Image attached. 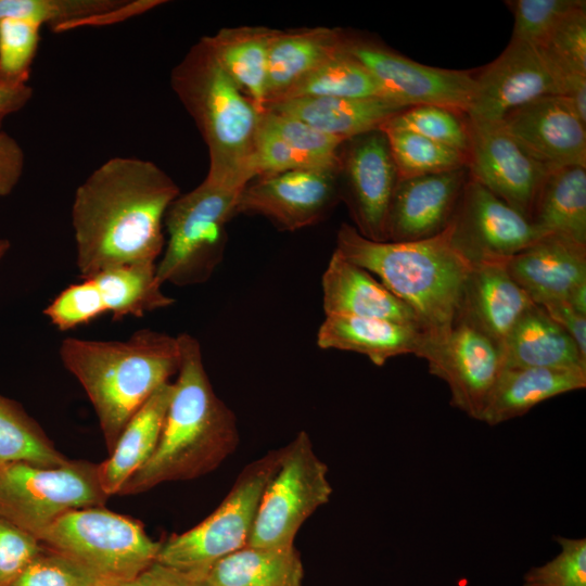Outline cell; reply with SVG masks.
<instances>
[{
	"label": "cell",
	"instance_id": "obj_1",
	"mask_svg": "<svg viewBox=\"0 0 586 586\" xmlns=\"http://www.w3.org/2000/svg\"><path fill=\"white\" fill-rule=\"evenodd\" d=\"M179 194L176 182L151 161L116 156L95 168L76 189L71 211L80 278L157 264L166 243L165 215Z\"/></svg>",
	"mask_w": 586,
	"mask_h": 586
},
{
	"label": "cell",
	"instance_id": "obj_2",
	"mask_svg": "<svg viewBox=\"0 0 586 586\" xmlns=\"http://www.w3.org/2000/svg\"><path fill=\"white\" fill-rule=\"evenodd\" d=\"M178 339L180 367L157 446L118 495L203 476L218 468L239 443L235 417L211 384L199 341L188 333Z\"/></svg>",
	"mask_w": 586,
	"mask_h": 586
},
{
	"label": "cell",
	"instance_id": "obj_3",
	"mask_svg": "<svg viewBox=\"0 0 586 586\" xmlns=\"http://www.w3.org/2000/svg\"><path fill=\"white\" fill-rule=\"evenodd\" d=\"M59 355L95 411L109 454L151 395L180 367L178 335L141 329L125 341L65 337Z\"/></svg>",
	"mask_w": 586,
	"mask_h": 586
},
{
	"label": "cell",
	"instance_id": "obj_4",
	"mask_svg": "<svg viewBox=\"0 0 586 586\" xmlns=\"http://www.w3.org/2000/svg\"><path fill=\"white\" fill-rule=\"evenodd\" d=\"M335 250L408 305L428 336L446 332L457 320L472 265L453 245L446 229L418 241H373L344 222Z\"/></svg>",
	"mask_w": 586,
	"mask_h": 586
},
{
	"label": "cell",
	"instance_id": "obj_5",
	"mask_svg": "<svg viewBox=\"0 0 586 586\" xmlns=\"http://www.w3.org/2000/svg\"><path fill=\"white\" fill-rule=\"evenodd\" d=\"M170 86L207 145L205 178L243 189L256 177L255 145L263 114L227 75L203 38L173 68Z\"/></svg>",
	"mask_w": 586,
	"mask_h": 586
},
{
	"label": "cell",
	"instance_id": "obj_6",
	"mask_svg": "<svg viewBox=\"0 0 586 586\" xmlns=\"http://www.w3.org/2000/svg\"><path fill=\"white\" fill-rule=\"evenodd\" d=\"M37 539L85 570L95 586L136 577L156 561L162 545L140 521L103 506L63 514Z\"/></svg>",
	"mask_w": 586,
	"mask_h": 586
},
{
	"label": "cell",
	"instance_id": "obj_7",
	"mask_svg": "<svg viewBox=\"0 0 586 586\" xmlns=\"http://www.w3.org/2000/svg\"><path fill=\"white\" fill-rule=\"evenodd\" d=\"M243 189L205 178L193 190L173 201L164 220L167 240L156 264L162 284L196 285L212 277L222 260L226 226L237 215Z\"/></svg>",
	"mask_w": 586,
	"mask_h": 586
},
{
	"label": "cell",
	"instance_id": "obj_8",
	"mask_svg": "<svg viewBox=\"0 0 586 586\" xmlns=\"http://www.w3.org/2000/svg\"><path fill=\"white\" fill-rule=\"evenodd\" d=\"M98 464L72 460L58 467L24 461L0 464V518L36 538L63 514L102 507Z\"/></svg>",
	"mask_w": 586,
	"mask_h": 586
},
{
	"label": "cell",
	"instance_id": "obj_9",
	"mask_svg": "<svg viewBox=\"0 0 586 586\" xmlns=\"http://www.w3.org/2000/svg\"><path fill=\"white\" fill-rule=\"evenodd\" d=\"M279 450L246 466L205 520L162 543L156 561L205 574L217 561L247 546L264 489L276 470Z\"/></svg>",
	"mask_w": 586,
	"mask_h": 586
},
{
	"label": "cell",
	"instance_id": "obj_10",
	"mask_svg": "<svg viewBox=\"0 0 586 586\" xmlns=\"http://www.w3.org/2000/svg\"><path fill=\"white\" fill-rule=\"evenodd\" d=\"M331 495L328 467L316 455L308 434L302 431L279 449L278 463L260 498L247 545L294 546L301 526L329 502Z\"/></svg>",
	"mask_w": 586,
	"mask_h": 586
},
{
	"label": "cell",
	"instance_id": "obj_11",
	"mask_svg": "<svg viewBox=\"0 0 586 586\" xmlns=\"http://www.w3.org/2000/svg\"><path fill=\"white\" fill-rule=\"evenodd\" d=\"M429 371L446 382L450 405L480 420L505 364L501 347L468 322L457 319L444 333L425 335L417 354Z\"/></svg>",
	"mask_w": 586,
	"mask_h": 586
},
{
	"label": "cell",
	"instance_id": "obj_12",
	"mask_svg": "<svg viewBox=\"0 0 586 586\" xmlns=\"http://www.w3.org/2000/svg\"><path fill=\"white\" fill-rule=\"evenodd\" d=\"M446 231L472 266L505 263L545 235L528 218L470 177Z\"/></svg>",
	"mask_w": 586,
	"mask_h": 586
},
{
	"label": "cell",
	"instance_id": "obj_13",
	"mask_svg": "<svg viewBox=\"0 0 586 586\" xmlns=\"http://www.w3.org/2000/svg\"><path fill=\"white\" fill-rule=\"evenodd\" d=\"M467 117L499 123L511 111L547 95L563 94V79L544 51L511 40L477 75Z\"/></svg>",
	"mask_w": 586,
	"mask_h": 586
},
{
	"label": "cell",
	"instance_id": "obj_14",
	"mask_svg": "<svg viewBox=\"0 0 586 586\" xmlns=\"http://www.w3.org/2000/svg\"><path fill=\"white\" fill-rule=\"evenodd\" d=\"M344 48L380 84L386 95L407 107L440 105L467 113L474 88L469 72L412 61L370 39L344 33Z\"/></svg>",
	"mask_w": 586,
	"mask_h": 586
},
{
	"label": "cell",
	"instance_id": "obj_15",
	"mask_svg": "<svg viewBox=\"0 0 586 586\" xmlns=\"http://www.w3.org/2000/svg\"><path fill=\"white\" fill-rule=\"evenodd\" d=\"M468 128L469 177L530 219L550 169L530 156L500 123L468 118Z\"/></svg>",
	"mask_w": 586,
	"mask_h": 586
},
{
	"label": "cell",
	"instance_id": "obj_16",
	"mask_svg": "<svg viewBox=\"0 0 586 586\" xmlns=\"http://www.w3.org/2000/svg\"><path fill=\"white\" fill-rule=\"evenodd\" d=\"M340 171L305 168L254 178L242 190L235 214L264 216L286 231L309 227L334 205Z\"/></svg>",
	"mask_w": 586,
	"mask_h": 586
},
{
	"label": "cell",
	"instance_id": "obj_17",
	"mask_svg": "<svg viewBox=\"0 0 586 586\" xmlns=\"http://www.w3.org/2000/svg\"><path fill=\"white\" fill-rule=\"evenodd\" d=\"M344 144L340 173L346 181L355 228L367 239L385 241L387 211L398 180L387 138L375 129Z\"/></svg>",
	"mask_w": 586,
	"mask_h": 586
},
{
	"label": "cell",
	"instance_id": "obj_18",
	"mask_svg": "<svg viewBox=\"0 0 586 586\" xmlns=\"http://www.w3.org/2000/svg\"><path fill=\"white\" fill-rule=\"evenodd\" d=\"M499 123L530 156L549 169L586 167V123L562 95L536 99Z\"/></svg>",
	"mask_w": 586,
	"mask_h": 586
},
{
	"label": "cell",
	"instance_id": "obj_19",
	"mask_svg": "<svg viewBox=\"0 0 586 586\" xmlns=\"http://www.w3.org/2000/svg\"><path fill=\"white\" fill-rule=\"evenodd\" d=\"M468 168L398 178L387 211L385 241H418L442 233L449 225Z\"/></svg>",
	"mask_w": 586,
	"mask_h": 586
},
{
	"label": "cell",
	"instance_id": "obj_20",
	"mask_svg": "<svg viewBox=\"0 0 586 586\" xmlns=\"http://www.w3.org/2000/svg\"><path fill=\"white\" fill-rule=\"evenodd\" d=\"M505 266L534 304L565 300L576 285L586 282V245L547 234L510 257Z\"/></svg>",
	"mask_w": 586,
	"mask_h": 586
},
{
	"label": "cell",
	"instance_id": "obj_21",
	"mask_svg": "<svg viewBox=\"0 0 586 586\" xmlns=\"http://www.w3.org/2000/svg\"><path fill=\"white\" fill-rule=\"evenodd\" d=\"M326 316L377 318L422 329L412 309L371 272L334 250L321 278Z\"/></svg>",
	"mask_w": 586,
	"mask_h": 586
},
{
	"label": "cell",
	"instance_id": "obj_22",
	"mask_svg": "<svg viewBox=\"0 0 586 586\" xmlns=\"http://www.w3.org/2000/svg\"><path fill=\"white\" fill-rule=\"evenodd\" d=\"M505 263L472 266L457 318L486 334L501 349L513 326L534 304L510 277Z\"/></svg>",
	"mask_w": 586,
	"mask_h": 586
},
{
	"label": "cell",
	"instance_id": "obj_23",
	"mask_svg": "<svg viewBox=\"0 0 586 586\" xmlns=\"http://www.w3.org/2000/svg\"><path fill=\"white\" fill-rule=\"evenodd\" d=\"M406 109L384 98L305 97L271 103L266 111L294 117L326 135L347 141L380 129L390 118Z\"/></svg>",
	"mask_w": 586,
	"mask_h": 586
},
{
	"label": "cell",
	"instance_id": "obj_24",
	"mask_svg": "<svg viewBox=\"0 0 586 586\" xmlns=\"http://www.w3.org/2000/svg\"><path fill=\"white\" fill-rule=\"evenodd\" d=\"M586 371L563 368H504L480 420L489 425L521 417L555 396L585 388Z\"/></svg>",
	"mask_w": 586,
	"mask_h": 586
},
{
	"label": "cell",
	"instance_id": "obj_25",
	"mask_svg": "<svg viewBox=\"0 0 586 586\" xmlns=\"http://www.w3.org/2000/svg\"><path fill=\"white\" fill-rule=\"evenodd\" d=\"M425 332L421 329L384 319L354 316H326L317 333L322 349H340L367 356L377 366L390 358L417 356Z\"/></svg>",
	"mask_w": 586,
	"mask_h": 586
},
{
	"label": "cell",
	"instance_id": "obj_26",
	"mask_svg": "<svg viewBox=\"0 0 586 586\" xmlns=\"http://www.w3.org/2000/svg\"><path fill=\"white\" fill-rule=\"evenodd\" d=\"M504 368L539 367L586 371L584 359L571 336L533 304L509 332L504 346Z\"/></svg>",
	"mask_w": 586,
	"mask_h": 586
},
{
	"label": "cell",
	"instance_id": "obj_27",
	"mask_svg": "<svg viewBox=\"0 0 586 586\" xmlns=\"http://www.w3.org/2000/svg\"><path fill=\"white\" fill-rule=\"evenodd\" d=\"M173 394V383L158 387L123 430L110 456L98 464L102 491L118 495L125 482L155 450Z\"/></svg>",
	"mask_w": 586,
	"mask_h": 586
},
{
	"label": "cell",
	"instance_id": "obj_28",
	"mask_svg": "<svg viewBox=\"0 0 586 586\" xmlns=\"http://www.w3.org/2000/svg\"><path fill=\"white\" fill-rule=\"evenodd\" d=\"M343 41L344 31L335 28L276 29L268 55L267 106L341 49Z\"/></svg>",
	"mask_w": 586,
	"mask_h": 586
},
{
	"label": "cell",
	"instance_id": "obj_29",
	"mask_svg": "<svg viewBox=\"0 0 586 586\" xmlns=\"http://www.w3.org/2000/svg\"><path fill=\"white\" fill-rule=\"evenodd\" d=\"M275 31L240 26L203 37L227 75L262 114L267 106L268 55Z\"/></svg>",
	"mask_w": 586,
	"mask_h": 586
},
{
	"label": "cell",
	"instance_id": "obj_30",
	"mask_svg": "<svg viewBox=\"0 0 586 586\" xmlns=\"http://www.w3.org/2000/svg\"><path fill=\"white\" fill-rule=\"evenodd\" d=\"M161 3L155 0H0V20L14 18L39 26L49 25L59 33L85 25L123 21Z\"/></svg>",
	"mask_w": 586,
	"mask_h": 586
},
{
	"label": "cell",
	"instance_id": "obj_31",
	"mask_svg": "<svg viewBox=\"0 0 586 586\" xmlns=\"http://www.w3.org/2000/svg\"><path fill=\"white\" fill-rule=\"evenodd\" d=\"M530 220L545 235L586 245V167L550 169L538 190Z\"/></svg>",
	"mask_w": 586,
	"mask_h": 586
},
{
	"label": "cell",
	"instance_id": "obj_32",
	"mask_svg": "<svg viewBox=\"0 0 586 586\" xmlns=\"http://www.w3.org/2000/svg\"><path fill=\"white\" fill-rule=\"evenodd\" d=\"M205 578L209 586H303L304 565L294 546L247 545L217 561Z\"/></svg>",
	"mask_w": 586,
	"mask_h": 586
},
{
	"label": "cell",
	"instance_id": "obj_33",
	"mask_svg": "<svg viewBox=\"0 0 586 586\" xmlns=\"http://www.w3.org/2000/svg\"><path fill=\"white\" fill-rule=\"evenodd\" d=\"M89 278L99 290L106 314L115 321L126 317L141 318L175 303V298L162 290L156 264L112 267Z\"/></svg>",
	"mask_w": 586,
	"mask_h": 586
},
{
	"label": "cell",
	"instance_id": "obj_34",
	"mask_svg": "<svg viewBox=\"0 0 586 586\" xmlns=\"http://www.w3.org/2000/svg\"><path fill=\"white\" fill-rule=\"evenodd\" d=\"M305 97L390 99L372 74L344 48V41L278 101Z\"/></svg>",
	"mask_w": 586,
	"mask_h": 586
},
{
	"label": "cell",
	"instance_id": "obj_35",
	"mask_svg": "<svg viewBox=\"0 0 586 586\" xmlns=\"http://www.w3.org/2000/svg\"><path fill=\"white\" fill-rule=\"evenodd\" d=\"M68 460L21 404L0 394V464L24 461L58 467Z\"/></svg>",
	"mask_w": 586,
	"mask_h": 586
},
{
	"label": "cell",
	"instance_id": "obj_36",
	"mask_svg": "<svg viewBox=\"0 0 586 586\" xmlns=\"http://www.w3.org/2000/svg\"><path fill=\"white\" fill-rule=\"evenodd\" d=\"M386 136L398 178H409L466 168L468 156L460 151L388 123L380 128Z\"/></svg>",
	"mask_w": 586,
	"mask_h": 586
},
{
	"label": "cell",
	"instance_id": "obj_37",
	"mask_svg": "<svg viewBox=\"0 0 586 586\" xmlns=\"http://www.w3.org/2000/svg\"><path fill=\"white\" fill-rule=\"evenodd\" d=\"M563 79V94L586 80V1L568 13L546 42L538 47Z\"/></svg>",
	"mask_w": 586,
	"mask_h": 586
},
{
	"label": "cell",
	"instance_id": "obj_38",
	"mask_svg": "<svg viewBox=\"0 0 586 586\" xmlns=\"http://www.w3.org/2000/svg\"><path fill=\"white\" fill-rule=\"evenodd\" d=\"M386 123L410 130L468 156L469 128L467 114L440 105L410 106Z\"/></svg>",
	"mask_w": 586,
	"mask_h": 586
},
{
	"label": "cell",
	"instance_id": "obj_39",
	"mask_svg": "<svg viewBox=\"0 0 586 586\" xmlns=\"http://www.w3.org/2000/svg\"><path fill=\"white\" fill-rule=\"evenodd\" d=\"M40 28L23 20H0V85L27 84L39 48Z\"/></svg>",
	"mask_w": 586,
	"mask_h": 586
},
{
	"label": "cell",
	"instance_id": "obj_40",
	"mask_svg": "<svg viewBox=\"0 0 586 586\" xmlns=\"http://www.w3.org/2000/svg\"><path fill=\"white\" fill-rule=\"evenodd\" d=\"M263 122L294 151L321 168L341 169V139L326 135L294 117L272 111L263 114Z\"/></svg>",
	"mask_w": 586,
	"mask_h": 586
},
{
	"label": "cell",
	"instance_id": "obj_41",
	"mask_svg": "<svg viewBox=\"0 0 586 586\" xmlns=\"http://www.w3.org/2000/svg\"><path fill=\"white\" fill-rule=\"evenodd\" d=\"M584 0L505 1L514 16L511 40L542 47L561 20Z\"/></svg>",
	"mask_w": 586,
	"mask_h": 586
},
{
	"label": "cell",
	"instance_id": "obj_42",
	"mask_svg": "<svg viewBox=\"0 0 586 586\" xmlns=\"http://www.w3.org/2000/svg\"><path fill=\"white\" fill-rule=\"evenodd\" d=\"M106 310L91 278L63 289L43 309V315L58 330L65 332L89 324Z\"/></svg>",
	"mask_w": 586,
	"mask_h": 586
},
{
	"label": "cell",
	"instance_id": "obj_43",
	"mask_svg": "<svg viewBox=\"0 0 586 586\" xmlns=\"http://www.w3.org/2000/svg\"><path fill=\"white\" fill-rule=\"evenodd\" d=\"M561 551L550 561L531 568L522 586H586V538L555 537Z\"/></svg>",
	"mask_w": 586,
	"mask_h": 586
},
{
	"label": "cell",
	"instance_id": "obj_44",
	"mask_svg": "<svg viewBox=\"0 0 586 586\" xmlns=\"http://www.w3.org/2000/svg\"><path fill=\"white\" fill-rule=\"evenodd\" d=\"M95 581L73 561L43 547L11 586H95Z\"/></svg>",
	"mask_w": 586,
	"mask_h": 586
},
{
	"label": "cell",
	"instance_id": "obj_45",
	"mask_svg": "<svg viewBox=\"0 0 586 586\" xmlns=\"http://www.w3.org/2000/svg\"><path fill=\"white\" fill-rule=\"evenodd\" d=\"M42 549L34 535L0 518V586H11Z\"/></svg>",
	"mask_w": 586,
	"mask_h": 586
},
{
	"label": "cell",
	"instance_id": "obj_46",
	"mask_svg": "<svg viewBox=\"0 0 586 586\" xmlns=\"http://www.w3.org/2000/svg\"><path fill=\"white\" fill-rule=\"evenodd\" d=\"M305 168L321 167L294 151L273 130L265 125L262 118L255 145V178Z\"/></svg>",
	"mask_w": 586,
	"mask_h": 586
},
{
	"label": "cell",
	"instance_id": "obj_47",
	"mask_svg": "<svg viewBox=\"0 0 586 586\" xmlns=\"http://www.w3.org/2000/svg\"><path fill=\"white\" fill-rule=\"evenodd\" d=\"M97 586H209V584L205 574L179 570L155 561L129 581Z\"/></svg>",
	"mask_w": 586,
	"mask_h": 586
},
{
	"label": "cell",
	"instance_id": "obj_48",
	"mask_svg": "<svg viewBox=\"0 0 586 586\" xmlns=\"http://www.w3.org/2000/svg\"><path fill=\"white\" fill-rule=\"evenodd\" d=\"M25 155L20 143L9 133L0 132V196H8L20 182Z\"/></svg>",
	"mask_w": 586,
	"mask_h": 586
},
{
	"label": "cell",
	"instance_id": "obj_49",
	"mask_svg": "<svg viewBox=\"0 0 586 586\" xmlns=\"http://www.w3.org/2000/svg\"><path fill=\"white\" fill-rule=\"evenodd\" d=\"M539 306L571 336L582 357L586 359V315L576 311L565 300Z\"/></svg>",
	"mask_w": 586,
	"mask_h": 586
},
{
	"label": "cell",
	"instance_id": "obj_50",
	"mask_svg": "<svg viewBox=\"0 0 586 586\" xmlns=\"http://www.w3.org/2000/svg\"><path fill=\"white\" fill-rule=\"evenodd\" d=\"M33 88L28 85L5 86L0 85V132L4 120L12 114L21 111L30 101Z\"/></svg>",
	"mask_w": 586,
	"mask_h": 586
},
{
	"label": "cell",
	"instance_id": "obj_51",
	"mask_svg": "<svg viewBox=\"0 0 586 586\" xmlns=\"http://www.w3.org/2000/svg\"><path fill=\"white\" fill-rule=\"evenodd\" d=\"M565 301L579 314L586 315V282L576 285Z\"/></svg>",
	"mask_w": 586,
	"mask_h": 586
},
{
	"label": "cell",
	"instance_id": "obj_52",
	"mask_svg": "<svg viewBox=\"0 0 586 586\" xmlns=\"http://www.w3.org/2000/svg\"><path fill=\"white\" fill-rule=\"evenodd\" d=\"M11 243L8 239L0 238V263L5 257L7 253L10 251Z\"/></svg>",
	"mask_w": 586,
	"mask_h": 586
}]
</instances>
